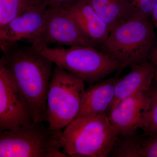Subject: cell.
I'll list each match as a JSON object with an SVG mask.
<instances>
[{"mask_svg":"<svg viewBox=\"0 0 157 157\" xmlns=\"http://www.w3.org/2000/svg\"><path fill=\"white\" fill-rule=\"evenodd\" d=\"M2 51L0 63L28 101L34 121H47L46 98L53 63L32 46L21 47L14 44Z\"/></svg>","mask_w":157,"mask_h":157,"instance_id":"6da1fadb","label":"cell"},{"mask_svg":"<svg viewBox=\"0 0 157 157\" xmlns=\"http://www.w3.org/2000/svg\"><path fill=\"white\" fill-rule=\"evenodd\" d=\"M119 137L107 113L76 118L58 134L67 157H109Z\"/></svg>","mask_w":157,"mask_h":157,"instance_id":"7a4b0ae2","label":"cell"},{"mask_svg":"<svg viewBox=\"0 0 157 157\" xmlns=\"http://www.w3.org/2000/svg\"><path fill=\"white\" fill-rule=\"evenodd\" d=\"M150 18L134 17L112 29L101 51L126 67L148 61L157 37Z\"/></svg>","mask_w":157,"mask_h":157,"instance_id":"3957f363","label":"cell"},{"mask_svg":"<svg viewBox=\"0 0 157 157\" xmlns=\"http://www.w3.org/2000/svg\"><path fill=\"white\" fill-rule=\"evenodd\" d=\"M35 49L56 67L75 75L85 82L94 83L126 67L93 46L75 45L68 48H51L43 46Z\"/></svg>","mask_w":157,"mask_h":157,"instance_id":"277c9868","label":"cell"},{"mask_svg":"<svg viewBox=\"0 0 157 157\" xmlns=\"http://www.w3.org/2000/svg\"><path fill=\"white\" fill-rule=\"evenodd\" d=\"M85 83L63 69L56 66L53 69L46 98L51 132L59 134L78 117L85 93Z\"/></svg>","mask_w":157,"mask_h":157,"instance_id":"5b68a950","label":"cell"},{"mask_svg":"<svg viewBox=\"0 0 157 157\" xmlns=\"http://www.w3.org/2000/svg\"><path fill=\"white\" fill-rule=\"evenodd\" d=\"M43 122L24 125L0 133V157H66L58 134Z\"/></svg>","mask_w":157,"mask_h":157,"instance_id":"8992f818","label":"cell"},{"mask_svg":"<svg viewBox=\"0 0 157 157\" xmlns=\"http://www.w3.org/2000/svg\"><path fill=\"white\" fill-rule=\"evenodd\" d=\"M51 45L96 47L64 8L55 7H48L42 31L32 43L35 48Z\"/></svg>","mask_w":157,"mask_h":157,"instance_id":"52a82bcc","label":"cell"},{"mask_svg":"<svg viewBox=\"0 0 157 157\" xmlns=\"http://www.w3.org/2000/svg\"><path fill=\"white\" fill-rule=\"evenodd\" d=\"M34 122L28 101L0 63V132Z\"/></svg>","mask_w":157,"mask_h":157,"instance_id":"ba28073f","label":"cell"},{"mask_svg":"<svg viewBox=\"0 0 157 157\" xmlns=\"http://www.w3.org/2000/svg\"><path fill=\"white\" fill-rule=\"evenodd\" d=\"M47 9L48 7L43 2L0 29L2 49L19 41H27L33 43L42 31Z\"/></svg>","mask_w":157,"mask_h":157,"instance_id":"9c48e42d","label":"cell"},{"mask_svg":"<svg viewBox=\"0 0 157 157\" xmlns=\"http://www.w3.org/2000/svg\"><path fill=\"white\" fill-rule=\"evenodd\" d=\"M149 91L123 99L109 111V120L119 136L132 135L141 129L144 115L149 104Z\"/></svg>","mask_w":157,"mask_h":157,"instance_id":"30bf717a","label":"cell"},{"mask_svg":"<svg viewBox=\"0 0 157 157\" xmlns=\"http://www.w3.org/2000/svg\"><path fill=\"white\" fill-rule=\"evenodd\" d=\"M64 9L96 47H101L110 31L106 22L93 8L89 0H78Z\"/></svg>","mask_w":157,"mask_h":157,"instance_id":"8fae6325","label":"cell"},{"mask_svg":"<svg viewBox=\"0 0 157 157\" xmlns=\"http://www.w3.org/2000/svg\"><path fill=\"white\" fill-rule=\"evenodd\" d=\"M131 67L127 75L117 80L114 100L108 113L123 99L140 92L149 91L153 83L155 67L151 63L148 61Z\"/></svg>","mask_w":157,"mask_h":157,"instance_id":"7c38bea8","label":"cell"},{"mask_svg":"<svg viewBox=\"0 0 157 157\" xmlns=\"http://www.w3.org/2000/svg\"><path fill=\"white\" fill-rule=\"evenodd\" d=\"M117 79L111 78L91 83L86 90L81 109L77 117L107 113L114 100Z\"/></svg>","mask_w":157,"mask_h":157,"instance_id":"4fadbf2b","label":"cell"},{"mask_svg":"<svg viewBox=\"0 0 157 157\" xmlns=\"http://www.w3.org/2000/svg\"><path fill=\"white\" fill-rule=\"evenodd\" d=\"M98 15L110 31L122 23L135 17L132 0H89Z\"/></svg>","mask_w":157,"mask_h":157,"instance_id":"5bb4252c","label":"cell"},{"mask_svg":"<svg viewBox=\"0 0 157 157\" xmlns=\"http://www.w3.org/2000/svg\"><path fill=\"white\" fill-rule=\"evenodd\" d=\"M42 0H0V29L35 6Z\"/></svg>","mask_w":157,"mask_h":157,"instance_id":"9a60e30c","label":"cell"},{"mask_svg":"<svg viewBox=\"0 0 157 157\" xmlns=\"http://www.w3.org/2000/svg\"><path fill=\"white\" fill-rule=\"evenodd\" d=\"M141 135L136 132L127 136H119L109 156L140 157Z\"/></svg>","mask_w":157,"mask_h":157,"instance_id":"2e32d148","label":"cell"},{"mask_svg":"<svg viewBox=\"0 0 157 157\" xmlns=\"http://www.w3.org/2000/svg\"><path fill=\"white\" fill-rule=\"evenodd\" d=\"M149 104L144 113L141 129L144 133L157 132V84L154 81L149 91Z\"/></svg>","mask_w":157,"mask_h":157,"instance_id":"e0dca14e","label":"cell"},{"mask_svg":"<svg viewBox=\"0 0 157 157\" xmlns=\"http://www.w3.org/2000/svg\"><path fill=\"white\" fill-rule=\"evenodd\" d=\"M140 157H157V132L141 135Z\"/></svg>","mask_w":157,"mask_h":157,"instance_id":"ac0fdd59","label":"cell"},{"mask_svg":"<svg viewBox=\"0 0 157 157\" xmlns=\"http://www.w3.org/2000/svg\"><path fill=\"white\" fill-rule=\"evenodd\" d=\"M135 17L150 18L157 0H132Z\"/></svg>","mask_w":157,"mask_h":157,"instance_id":"d6986e66","label":"cell"},{"mask_svg":"<svg viewBox=\"0 0 157 157\" xmlns=\"http://www.w3.org/2000/svg\"><path fill=\"white\" fill-rule=\"evenodd\" d=\"M48 7L64 8L78 0H42Z\"/></svg>","mask_w":157,"mask_h":157,"instance_id":"ffe728a7","label":"cell"},{"mask_svg":"<svg viewBox=\"0 0 157 157\" xmlns=\"http://www.w3.org/2000/svg\"><path fill=\"white\" fill-rule=\"evenodd\" d=\"M148 60L157 68V43L151 49L149 56Z\"/></svg>","mask_w":157,"mask_h":157,"instance_id":"44dd1931","label":"cell"},{"mask_svg":"<svg viewBox=\"0 0 157 157\" xmlns=\"http://www.w3.org/2000/svg\"><path fill=\"white\" fill-rule=\"evenodd\" d=\"M151 20L157 31V2L151 14Z\"/></svg>","mask_w":157,"mask_h":157,"instance_id":"7402d4cb","label":"cell"},{"mask_svg":"<svg viewBox=\"0 0 157 157\" xmlns=\"http://www.w3.org/2000/svg\"><path fill=\"white\" fill-rule=\"evenodd\" d=\"M154 82L157 84V68L156 67H155V69Z\"/></svg>","mask_w":157,"mask_h":157,"instance_id":"603a6c76","label":"cell"}]
</instances>
